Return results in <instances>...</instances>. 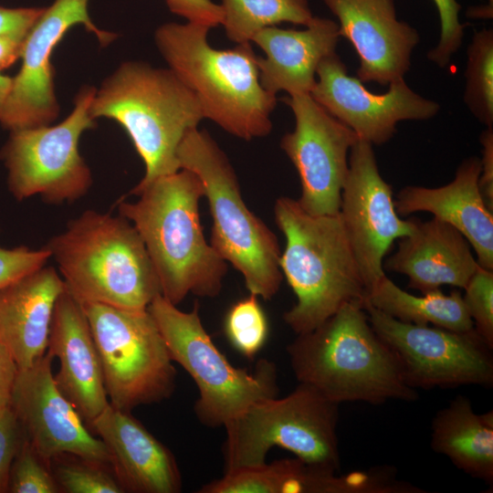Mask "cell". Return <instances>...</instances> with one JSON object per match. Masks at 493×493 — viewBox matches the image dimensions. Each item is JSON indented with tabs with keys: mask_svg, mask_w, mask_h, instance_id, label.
<instances>
[{
	"mask_svg": "<svg viewBox=\"0 0 493 493\" xmlns=\"http://www.w3.org/2000/svg\"><path fill=\"white\" fill-rule=\"evenodd\" d=\"M369 322L398 360L414 389L493 385V357L475 328L455 331L400 321L362 301Z\"/></svg>",
	"mask_w": 493,
	"mask_h": 493,
	"instance_id": "12",
	"label": "cell"
},
{
	"mask_svg": "<svg viewBox=\"0 0 493 493\" xmlns=\"http://www.w3.org/2000/svg\"><path fill=\"white\" fill-rule=\"evenodd\" d=\"M366 299L374 308L403 322L434 325L461 332L474 329L458 289L447 295L437 289L415 296L400 288L385 275L368 291Z\"/></svg>",
	"mask_w": 493,
	"mask_h": 493,
	"instance_id": "26",
	"label": "cell"
},
{
	"mask_svg": "<svg viewBox=\"0 0 493 493\" xmlns=\"http://www.w3.org/2000/svg\"><path fill=\"white\" fill-rule=\"evenodd\" d=\"M47 351L32 366L18 370L10 405L26 438L39 456L50 463L63 456L104 466L111 457L94 436L74 405L58 389Z\"/></svg>",
	"mask_w": 493,
	"mask_h": 493,
	"instance_id": "16",
	"label": "cell"
},
{
	"mask_svg": "<svg viewBox=\"0 0 493 493\" xmlns=\"http://www.w3.org/2000/svg\"><path fill=\"white\" fill-rule=\"evenodd\" d=\"M65 290L60 274L47 266L0 290V342L18 370L46 354L55 306Z\"/></svg>",
	"mask_w": 493,
	"mask_h": 493,
	"instance_id": "24",
	"label": "cell"
},
{
	"mask_svg": "<svg viewBox=\"0 0 493 493\" xmlns=\"http://www.w3.org/2000/svg\"><path fill=\"white\" fill-rule=\"evenodd\" d=\"M307 463L284 458L224 473L199 493H303Z\"/></svg>",
	"mask_w": 493,
	"mask_h": 493,
	"instance_id": "28",
	"label": "cell"
},
{
	"mask_svg": "<svg viewBox=\"0 0 493 493\" xmlns=\"http://www.w3.org/2000/svg\"><path fill=\"white\" fill-rule=\"evenodd\" d=\"M89 0H55L45 7L23 43L22 65L13 78L10 94L0 117L5 129L16 131L49 125L57 119L59 107L54 86L51 54L66 33L83 26L107 46L116 34L100 29L88 11Z\"/></svg>",
	"mask_w": 493,
	"mask_h": 493,
	"instance_id": "15",
	"label": "cell"
},
{
	"mask_svg": "<svg viewBox=\"0 0 493 493\" xmlns=\"http://www.w3.org/2000/svg\"><path fill=\"white\" fill-rule=\"evenodd\" d=\"M48 467L49 464L39 456L25 436L12 464L8 492H60Z\"/></svg>",
	"mask_w": 493,
	"mask_h": 493,
	"instance_id": "32",
	"label": "cell"
},
{
	"mask_svg": "<svg viewBox=\"0 0 493 493\" xmlns=\"http://www.w3.org/2000/svg\"><path fill=\"white\" fill-rule=\"evenodd\" d=\"M338 404L302 383L283 398L254 403L224 425L225 473L266 463L274 446L310 466L338 472Z\"/></svg>",
	"mask_w": 493,
	"mask_h": 493,
	"instance_id": "8",
	"label": "cell"
},
{
	"mask_svg": "<svg viewBox=\"0 0 493 493\" xmlns=\"http://www.w3.org/2000/svg\"><path fill=\"white\" fill-rule=\"evenodd\" d=\"M339 37L338 24L320 16L303 30L276 26L259 30L251 41L266 55L257 57L261 86L275 95L309 94L320 61L335 53Z\"/></svg>",
	"mask_w": 493,
	"mask_h": 493,
	"instance_id": "23",
	"label": "cell"
},
{
	"mask_svg": "<svg viewBox=\"0 0 493 493\" xmlns=\"http://www.w3.org/2000/svg\"><path fill=\"white\" fill-rule=\"evenodd\" d=\"M65 461L57 465L53 475L59 490L67 493H123L124 489L108 466L89 462Z\"/></svg>",
	"mask_w": 493,
	"mask_h": 493,
	"instance_id": "31",
	"label": "cell"
},
{
	"mask_svg": "<svg viewBox=\"0 0 493 493\" xmlns=\"http://www.w3.org/2000/svg\"><path fill=\"white\" fill-rule=\"evenodd\" d=\"M372 146L359 139L351 148L339 211L367 293L385 276L383 258L393 241L415 226V217L402 219L397 214Z\"/></svg>",
	"mask_w": 493,
	"mask_h": 493,
	"instance_id": "13",
	"label": "cell"
},
{
	"mask_svg": "<svg viewBox=\"0 0 493 493\" xmlns=\"http://www.w3.org/2000/svg\"><path fill=\"white\" fill-rule=\"evenodd\" d=\"M90 116L108 118L127 132L145 173L131 191L180 170L178 146L205 119L195 94L170 68L122 63L95 92Z\"/></svg>",
	"mask_w": 493,
	"mask_h": 493,
	"instance_id": "6",
	"label": "cell"
},
{
	"mask_svg": "<svg viewBox=\"0 0 493 493\" xmlns=\"http://www.w3.org/2000/svg\"><path fill=\"white\" fill-rule=\"evenodd\" d=\"M209 29L188 21L166 23L154 39L169 68L195 94L205 119L246 141L268 135L277 97L260 84L250 43L215 49L207 41Z\"/></svg>",
	"mask_w": 493,
	"mask_h": 493,
	"instance_id": "3",
	"label": "cell"
},
{
	"mask_svg": "<svg viewBox=\"0 0 493 493\" xmlns=\"http://www.w3.org/2000/svg\"><path fill=\"white\" fill-rule=\"evenodd\" d=\"M225 331L231 344L244 356H256L268 333L267 320L257 295L250 293L231 306L226 315Z\"/></svg>",
	"mask_w": 493,
	"mask_h": 493,
	"instance_id": "30",
	"label": "cell"
},
{
	"mask_svg": "<svg viewBox=\"0 0 493 493\" xmlns=\"http://www.w3.org/2000/svg\"><path fill=\"white\" fill-rule=\"evenodd\" d=\"M478 267L467 238L435 217L415 218L413 233L399 239L397 250L383 263V269L406 276L408 288L422 294L443 285L464 288Z\"/></svg>",
	"mask_w": 493,
	"mask_h": 493,
	"instance_id": "22",
	"label": "cell"
},
{
	"mask_svg": "<svg viewBox=\"0 0 493 493\" xmlns=\"http://www.w3.org/2000/svg\"><path fill=\"white\" fill-rule=\"evenodd\" d=\"M147 309L173 362L179 363L198 387L194 409L204 425L224 426L254 403L278 396L276 365L259 359L253 371L234 367L204 328L197 302L185 312L159 294Z\"/></svg>",
	"mask_w": 493,
	"mask_h": 493,
	"instance_id": "9",
	"label": "cell"
},
{
	"mask_svg": "<svg viewBox=\"0 0 493 493\" xmlns=\"http://www.w3.org/2000/svg\"><path fill=\"white\" fill-rule=\"evenodd\" d=\"M21 431L11 405L0 406V493L8 492L12 464L24 439Z\"/></svg>",
	"mask_w": 493,
	"mask_h": 493,
	"instance_id": "36",
	"label": "cell"
},
{
	"mask_svg": "<svg viewBox=\"0 0 493 493\" xmlns=\"http://www.w3.org/2000/svg\"><path fill=\"white\" fill-rule=\"evenodd\" d=\"M170 11L188 22L201 24L210 28L222 25L223 11L212 0H165Z\"/></svg>",
	"mask_w": 493,
	"mask_h": 493,
	"instance_id": "37",
	"label": "cell"
},
{
	"mask_svg": "<svg viewBox=\"0 0 493 493\" xmlns=\"http://www.w3.org/2000/svg\"><path fill=\"white\" fill-rule=\"evenodd\" d=\"M17 371L11 354L0 342V406L10 404Z\"/></svg>",
	"mask_w": 493,
	"mask_h": 493,
	"instance_id": "40",
	"label": "cell"
},
{
	"mask_svg": "<svg viewBox=\"0 0 493 493\" xmlns=\"http://www.w3.org/2000/svg\"><path fill=\"white\" fill-rule=\"evenodd\" d=\"M468 14L473 18H492L493 5L488 4L487 5L473 7V9L468 10Z\"/></svg>",
	"mask_w": 493,
	"mask_h": 493,
	"instance_id": "43",
	"label": "cell"
},
{
	"mask_svg": "<svg viewBox=\"0 0 493 493\" xmlns=\"http://www.w3.org/2000/svg\"><path fill=\"white\" fill-rule=\"evenodd\" d=\"M464 102L486 127H493V30L473 34L467 48Z\"/></svg>",
	"mask_w": 493,
	"mask_h": 493,
	"instance_id": "29",
	"label": "cell"
},
{
	"mask_svg": "<svg viewBox=\"0 0 493 493\" xmlns=\"http://www.w3.org/2000/svg\"><path fill=\"white\" fill-rule=\"evenodd\" d=\"M50 258L51 254L46 246L32 249L26 246L7 248L0 245V290L46 266Z\"/></svg>",
	"mask_w": 493,
	"mask_h": 493,
	"instance_id": "35",
	"label": "cell"
},
{
	"mask_svg": "<svg viewBox=\"0 0 493 493\" xmlns=\"http://www.w3.org/2000/svg\"><path fill=\"white\" fill-rule=\"evenodd\" d=\"M79 302L146 309L161 286L142 239L121 215L87 210L46 246Z\"/></svg>",
	"mask_w": 493,
	"mask_h": 493,
	"instance_id": "4",
	"label": "cell"
},
{
	"mask_svg": "<svg viewBox=\"0 0 493 493\" xmlns=\"http://www.w3.org/2000/svg\"><path fill=\"white\" fill-rule=\"evenodd\" d=\"M176 154L180 169L194 173L203 184L213 219L210 245L240 272L249 293L271 299L283 279L279 244L245 204L227 156L206 131L197 127L186 132Z\"/></svg>",
	"mask_w": 493,
	"mask_h": 493,
	"instance_id": "7",
	"label": "cell"
},
{
	"mask_svg": "<svg viewBox=\"0 0 493 493\" xmlns=\"http://www.w3.org/2000/svg\"><path fill=\"white\" fill-rule=\"evenodd\" d=\"M480 167L479 157L466 158L449 184L435 188L405 186L393 203L400 216L427 212L454 226L475 250L478 265L493 270V211L478 189Z\"/></svg>",
	"mask_w": 493,
	"mask_h": 493,
	"instance_id": "21",
	"label": "cell"
},
{
	"mask_svg": "<svg viewBox=\"0 0 493 493\" xmlns=\"http://www.w3.org/2000/svg\"><path fill=\"white\" fill-rule=\"evenodd\" d=\"M282 101L295 116V128L284 134L280 147L300 180L297 201L310 215H337L349 169L348 152L359 138L309 94L288 95Z\"/></svg>",
	"mask_w": 493,
	"mask_h": 493,
	"instance_id": "14",
	"label": "cell"
},
{
	"mask_svg": "<svg viewBox=\"0 0 493 493\" xmlns=\"http://www.w3.org/2000/svg\"><path fill=\"white\" fill-rule=\"evenodd\" d=\"M362 301L344 304L287 346L297 380L338 404L417 400L395 355L372 328Z\"/></svg>",
	"mask_w": 493,
	"mask_h": 493,
	"instance_id": "2",
	"label": "cell"
},
{
	"mask_svg": "<svg viewBox=\"0 0 493 493\" xmlns=\"http://www.w3.org/2000/svg\"><path fill=\"white\" fill-rule=\"evenodd\" d=\"M479 142L482 148L478 189L485 205L493 211V127H486Z\"/></svg>",
	"mask_w": 493,
	"mask_h": 493,
	"instance_id": "39",
	"label": "cell"
},
{
	"mask_svg": "<svg viewBox=\"0 0 493 493\" xmlns=\"http://www.w3.org/2000/svg\"><path fill=\"white\" fill-rule=\"evenodd\" d=\"M131 194L138 199L121 200L118 212L142 239L162 296L174 305L190 293L203 298L217 296L227 262L204 235L198 206L205 191L200 178L180 169Z\"/></svg>",
	"mask_w": 493,
	"mask_h": 493,
	"instance_id": "1",
	"label": "cell"
},
{
	"mask_svg": "<svg viewBox=\"0 0 493 493\" xmlns=\"http://www.w3.org/2000/svg\"><path fill=\"white\" fill-rule=\"evenodd\" d=\"M13 84V78L1 74L0 71V117L5 104L10 94Z\"/></svg>",
	"mask_w": 493,
	"mask_h": 493,
	"instance_id": "42",
	"label": "cell"
},
{
	"mask_svg": "<svg viewBox=\"0 0 493 493\" xmlns=\"http://www.w3.org/2000/svg\"><path fill=\"white\" fill-rule=\"evenodd\" d=\"M104 443L124 492L178 493L182 477L173 453L131 412L110 404L89 424Z\"/></svg>",
	"mask_w": 493,
	"mask_h": 493,
	"instance_id": "20",
	"label": "cell"
},
{
	"mask_svg": "<svg viewBox=\"0 0 493 493\" xmlns=\"http://www.w3.org/2000/svg\"><path fill=\"white\" fill-rule=\"evenodd\" d=\"M439 15L440 36L427 58L441 68L446 67L462 46L464 25L460 22L461 5L456 0H433Z\"/></svg>",
	"mask_w": 493,
	"mask_h": 493,
	"instance_id": "34",
	"label": "cell"
},
{
	"mask_svg": "<svg viewBox=\"0 0 493 493\" xmlns=\"http://www.w3.org/2000/svg\"><path fill=\"white\" fill-rule=\"evenodd\" d=\"M45 7H5L0 5V35L25 39Z\"/></svg>",
	"mask_w": 493,
	"mask_h": 493,
	"instance_id": "38",
	"label": "cell"
},
{
	"mask_svg": "<svg viewBox=\"0 0 493 493\" xmlns=\"http://www.w3.org/2000/svg\"><path fill=\"white\" fill-rule=\"evenodd\" d=\"M220 6L226 37L237 44L265 27L283 22L307 26L314 17L308 0H222Z\"/></svg>",
	"mask_w": 493,
	"mask_h": 493,
	"instance_id": "27",
	"label": "cell"
},
{
	"mask_svg": "<svg viewBox=\"0 0 493 493\" xmlns=\"http://www.w3.org/2000/svg\"><path fill=\"white\" fill-rule=\"evenodd\" d=\"M431 447L466 474L493 484V410L474 412L470 400L457 395L432 420Z\"/></svg>",
	"mask_w": 493,
	"mask_h": 493,
	"instance_id": "25",
	"label": "cell"
},
{
	"mask_svg": "<svg viewBox=\"0 0 493 493\" xmlns=\"http://www.w3.org/2000/svg\"><path fill=\"white\" fill-rule=\"evenodd\" d=\"M488 4L493 5V0H488Z\"/></svg>",
	"mask_w": 493,
	"mask_h": 493,
	"instance_id": "44",
	"label": "cell"
},
{
	"mask_svg": "<svg viewBox=\"0 0 493 493\" xmlns=\"http://www.w3.org/2000/svg\"><path fill=\"white\" fill-rule=\"evenodd\" d=\"M274 218L286 238L279 266L296 295L283 315L297 334L309 332L367 289L340 214L313 215L297 200L277 199Z\"/></svg>",
	"mask_w": 493,
	"mask_h": 493,
	"instance_id": "5",
	"label": "cell"
},
{
	"mask_svg": "<svg viewBox=\"0 0 493 493\" xmlns=\"http://www.w3.org/2000/svg\"><path fill=\"white\" fill-rule=\"evenodd\" d=\"M24 39L0 35V71L11 67L20 58Z\"/></svg>",
	"mask_w": 493,
	"mask_h": 493,
	"instance_id": "41",
	"label": "cell"
},
{
	"mask_svg": "<svg viewBox=\"0 0 493 493\" xmlns=\"http://www.w3.org/2000/svg\"><path fill=\"white\" fill-rule=\"evenodd\" d=\"M309 95L327 112L372 145L388 142L403 121H426L438 114L440 105L414 92L404 79L391 82L388 91L374 94L335 53L324 58Z\"/></svg>",
	"mask_w": 493,
	"mask_h": 493,
	"instance_id": "17",
	"label": "cell"
},
{
	"mask_svg": "<svg viewBox=\"0 0 493 493\" xmlns=\"http://www.w3.org/2000/svg\"><path fill=\"white\" fill-rule=\"evenodd\" d=\"M80 304L99 353L109 404L131 412L169 398L176 370L148 309Z\"/></svg>",
	"mask_w": 493,
	"mask_h": 493,
	"instance_id": "10",
	"label": "cell"
},
{
	"mask_svg": "<svg viewBox=\"0 0 493 493\" xmlns=\"http://www.w3.org/2000/svg\"><path fill=\"white\" fill-rule=\"evenodd\" d=\"M463 289V300L474 328L493 350V270L479 266Z\"/></svg>",
	"mask_w": 493,
	"mask_h": 493,
	"instance_id": "33",
	"label": "cell"
},
{
	"mask_svg": "<svg viewBox=\"0 0 493 493\" xmlns=\"http://www.w3.org/2000/svg\"><path fill=\"white\" fill-rule=\"evenodd\" d=\"M95 92L93 87H82L73 110L57 125L11 131L1 158L16 200L39 195L49 204L72 203L88 193L92 176L79 142L96 125L89 113Z\"/></svg>",
	"mask_w": 493,
	"mask_h": 493,
	"instance_id": "11",
	"label": "cell"
},
{
	"mask_svg": "<svg viewBox=\"0 0 493 493\" xmlns=\"http://www.w3.org/2000/svg\"><path fill=\"white\" fill-rule=\"evenodd\" d=\"M338 18L340 37L359 58L360 81L387 86L404 79L420 41L417 30L398 19L394 0H323Z\"/></svg>",
	"mask_w": 493,
	"mask_h": 493,
	"instance_id": "18",
	"label": "cell"
},
{
	"mask_svg": "<svg viewBox=\"0 0 493 493\" xmlns=\"http://www.w3.org/2000/svg\"><path fill=\"white\" fill-rule=\"evenodd\" d=\"M47 351L59 362L54 375L58 389L89 425L109 400L87 316L67 288L55 306Z\"/></svg>",
	"mask_w": 493,
	"mask_h": 493,
	"instance_id": "19",
	"label": "cell"
}]
</instances>
